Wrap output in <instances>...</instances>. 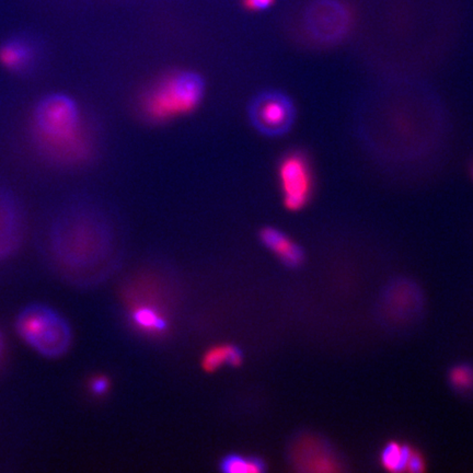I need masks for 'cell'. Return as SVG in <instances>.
Returning a JSON list of instances; mask_svg holds the SVG:
<instances>
[{"label":"cell","mask_w":473,"mask_h":473,"mask_svg":"<svg viewBox=\"0 0 473 473\" xmlns=\"http://www.w3.org/2000/svg\"><path fill=\"white\" fill-rule=\"evenodd\" d=\"M293 466L308 472H340L341 462L326 440L305 435L296 440L291 452Z\"/></svg>","instance_id":"9c48e42d"},{"label":"cell","mask_w":473,"mask_h":473,"mask_svg":"<svg viewBox=\"0 0 473 473\" xmlns=\"http://www.w3.org/2000/svg\"><path fill=\"white\" fill-rule=\"evenodd\" d=\"M4 350H5V341H4L3 334L0 332V360L3 358Z\"/></svg>","instance_id":"ffe728a7"},{"label":"cell","mask_w":473,"mask_h":473,"mask_svg":"<svg viewBox=\"0 0 473 473\" xmlns=\"http://www.w3.org/2000/svg\"><path fill=\"white\" fill-rule=\"evenodd\" d=\"M132 322L140 329L146 332H162L167 327V322L164 317H161L156 310L150 307H140L132 313Z\"/></svg>","instance_id":"9a60e30c"},{"label":"cell","mask_w":473,"mask_h":473,"mask_svg":"<svg viewBox=\"0 0 473 473\" xmlns=\"http://www.w3.org/2000/svg\"><path fill=\"white\" fill-rule=\"evenodd\" d=\"M220 469L226 473H262L266 470V464L258 457L228 454L220 462Z\"/></svg>","instance_id":"5bb4252c"},{"label":"cell","mask_w":473,"mask_h":473,"mask_svg":"<svg viewBox=\"0 0 473 473\" xmlns=\"http://www.w3.org/2000/svg\"><path fill=\"white\" fill-rule=\"evenodd\" d=\"M425 470L426 462L424 460L423 456L417 450L414 449L411 457H410L407 470L405 471H407V472L420 473L424 472Z\"/></svg>","instance_id":"e0dca14e"},{"label":"cell","mask_w":473,"mask_h":473,"mask_svg":"<svg viewBox=\"0 0 473 473\" xmlns=\"http://www.w3.org/2000/svg\"><path fill=\"white\" fill-rule=\"evenodd\" d=\"M413 450L409 445H401L397 442H388L380 454L381 466L390 472H403L407 470Z\"/></svg>","instance_id":"4fadbf2b"},{"label":"cell","mask_w":473,"mask_h":473,"mask_svg":"<svg viewBox=\"0 0 473 473\" xmlns=\"http://www.w3.org/2000/svg\"><path fill=\"white\" fill-rule=\"evenodd\" d=\"M115 230L101 206L88 199L65 204L48 226V249L61 266H79L103 258L111 250Z\"/></svg>","instance_id":"6da1fadb"},{"label":"cell","mask_w":473,"mask_h":473,"mask_svg":"<svg viewBox=\"0 0 473 473\" xmlns=\"http://www.w3.org/2000/svg\"><path fill=\"white\" fill-rule=\"evenodd\" d=\"M14 327L22 341L42 358H62L71 348V326L61 313L46 303H34L20 310Z\"/></svg>","instance_id":"277c9868"},{"label":"cell","mask_w":473,"mask_h":473,"mask_svg":"<svg viewBox=\"0 0 473 473\" xmlns=\"http://www.w3.org/2000/svg\"><path fill=\"white\" fill-rule=\"evenodd\" d=\"M246 120L259 135L279 138L286 135L295 125L297 108L284 91L264 89L249 100Z\"/></svg>","instance_id":"5b68a950"},{"label":"cell","mask_w":473,"mask_h":473,"mask_svg":"<svg viewBox=\"0 0 473 473\" xmlns=\"http://www.w3.org/2000/svg\"><path fill=\"white\" fill-rule=\"evenodd\" d=\"M472 175H473V169H472Z\"/></svg>","instance_id":"44dd1931"},{"label":"cell","mask_w":473,"mask_h":473,"mask_svg":"<svg viewBox=\"0 0 473 473\" xmlns=\"http://www.w3.org/2000/svg\"><path fill=\"white\" fill-rule=\"evenodd\" d=\"M36 50L28 41L12 38L0 46V65L10 73H28L34 71Z\"/></svg>","instance_id":"8fae6325"},{"label":"cell","mask_w":473,"mask_h":473,"mask_svg":"<svg viewBox=\"0 0 473 473\" xmlns=\"http://www.w3.org/2000/svg\"><path fill=\"white\" fill-rule=\"evenodd\" d=\"M244 360L242 352L234 345H218L207 350L203 356L202 366L206 372H215L220 367L228 364L239 366Z\"/></svg>","instance_id":"7c38bea8"},{"label":"cell","mask_w":473,"mask_h":473,"mask_svg":"<svg viewBox=\"0 0 473 473\" xmlns=\"http://www.w3.org/2000/svg\"><path fill=\"white\" fill-rule=\"evenodd\" d=\"M261 244L289 268H298L305 260V252L298 244L282 230L264 227L259 232Z\"/></svg>","instance_id":"30bf717a"},{"label":"cell","mask_w":473,"mask_h":473,"mask_svg":"<svg viewBox=\"0 0 473 473\" xmlns=\"http://www.w3.org/2000/svg\"><path fill=\"white\" fill-rule=\"evenodd\" d=\"M206 90L205 78L199 71H171L145 91L140 110L148 121L166 123L197 111L205 99Z\"/></svg>","instance_id":"3957f363"},{"label":"cell","mask_w":473,"mask_h":473,"mask_svg":"<svg viewBox=\"0 0 473 473\" xmlns=\"http://www.w3.org/2000/svg\"><path fill=\"white\" fill-rule=\"evenodd\" d=\"M277 180L287 211H303L313 193V168L301 150H291L279 159Z\"/></svg>","instance_id":"52a82bcc"},{"label":"cell","mask_w":473,"mask_h":473,"mask_svg":"<svg viewBox=\"0 0 473 473\" xmlns=\"http://www.w3.org/2000/svg\"><path fill=\"white\" fill-rule=\"evenodd\" d=\"M449 383L452 388L460 393L473 390V366L459 364L449 372Z\"/></svg>","instance_id":"2e32d148"},{"label":"cell","mask_w":473,"mask_h":473,"mask_svg":"<svg viewBox=\"0 0 473 473\" xmlns=\"http://www.w3.org/2000/svg\"><path fill=\"white\" fill-rule=\"evenodd\" d=\"M24 206L11 189L0 185V261L17 252L26 234Z\"/></svg>","instance_id":"ba28073f"},{"label":"cell","mask_w":473,"mask_h":473,"mask_svg":"<svg viewBox=\"0 0 473 473\" xmlns=\"http://www.w3.org/2000/svg\"><path fill=\"white\" fill-rule=\"evenodd\" d=\"M306 34L327 46L343 40L353 26L352 10L341 0H313L303 17Z\"/></svg>","instance_id":"8992f818"},{"label":"cell","mask_w":473,"mask_h":473,"mask_svg":"<svg viewBox=\"0 0 473 473\" xmlns=\"http://www.w3.org/2000/svg\"><path fill=\"white\" fill-rule=\"evenodd\" d=\"M83 111L64 93L41 98L32 110L30 130L41 156L56 165L78 162L87 152Z\"/></svg>","instance_id":"7a4b0ae2"},{"label":"cell","mask_w":473,"mask_h":473,"mask_svg":"<svg viewBox=\"0 0 473 473\" xmlns=\"http://www.w3.org/2000/svg\"><path fill=\"white\" fill-rule=\"evenodd\" d=\"M110 388V381L107 377L98 376L93 378L90 383V389L95 395H103L108 393Z\"/></svg>","instance_id":"ac0fdd59"},{"label":"cell","mask_w":473,"mask_h":473,"mask_svg":"<svg viewBox=\"0 0 473 473\" xmlns=\"http://www.w3.org/2000/svg\"><path fill=\"white\" fill-rule=\"evenodd\" d=\"M275 0H244V6L250 11H263L272 7Z\"/></svg>","instance_id":"d6986e66"}]
</instances>
